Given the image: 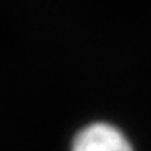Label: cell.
I'll use <instances>...</instances> for the list:
<instances>
[{"instance_id":"6da1fadb","label":"cell","mask_w":151,"mask_h":151,"mask_svg":"<svg viewBox=\"0 0 151 151\" xmlns=\"http://www.w3.org/2000/svg\"><path fill=\"white\" fill-rule=\"evenodd\" d=\"M72 151H132V147L114 126L94 123L75 137Z\"/></svg>"}]
</instances>
